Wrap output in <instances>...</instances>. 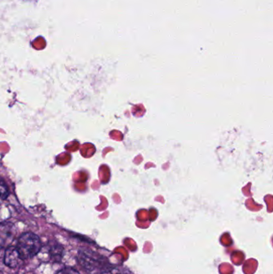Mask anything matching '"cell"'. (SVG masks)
Masks as SVG:
<instances>
[{
	"label": "cell",
	"instance_id": "cell-1",
	"mask_svg": "<svg viewBox=\"0 0 273 274\" xmlns=\"http://www.w3.org/2000/svg\"><path fill=\"white\" fill-rule=\"evenodd\" d=\"M40 239L33 233H25L18 239L16 249L22 259H30L37 255L41 250Z\"/></svg>",
	"mask_w": 273,
	"mask_h": 274
},
{
	"label": "cell",
	"instance_id": "cell-2",
	"mask_svg": "<svg viewBox=\"0 0 273 274\" xmlns=\"http://www.w3.org/2000/svg\"><path fill=\"white\" fill-rule=\"evenodd\" d=\"M15 226L11 222H2L0 224V248H8L11 246L15 240Z\"/></svg>",
	"mask_w": 273,
	"mask_h": 274
},
{
	"label": "cell",
	"instance_id": "cell-3",
	"mask_svg": "<svg viewBox=\"0 0 273 274\" xmlns=\"http://www.w3.org/2000/svg\"><path fill=\"white\" fill-rule=\"evenodd\" d=\"M24 260L19 255L16 248L10 246L5 251L4 263L7 267L11 269L18 268L21 265Z\"/></svg>",
	"mask_w": 273,
	"mask_h": 274
},
{
	"label": "cell",
	"instance_id": "cell-4",
	"mask_svg": "<svg viewBox=\"0 0 273 274\" xmlns=\"http://www.w3.org/2000/svg\"><path fill=\"white\" fill-rule=\"evenodd\" d=\"M49 260L53 262H60L64 255V248L59 243H49L47 247Z\"/></svg>",
	"mask_w": 273,
	"mask_h": 274
},
{
	"label": "cell",
	"instance_id": "cell-5",
	"mask_svg": "<svg viewBox=\"0 0 273 274\" xmlns=\"http://www.w3.org/2000/svg\"><path fill=\"white\" fill-rule=\"evenodd\" d=\"M10 191H9L8 186L6 185L4 180L0 177V199L1 200H6L8 197Z\"/></svg>",
	"mask_w": 273,
	"mask_h": 274
},
{
	"label": "cell",
	"instance_id": "cell-6",
	"mask_svg": "<svg viewBox=\"0 0 273 274\" xmlns=\"http://www.w3.org/2000/svg\"><path fill=\"white\" fill-rule=\"evenodd\" d=\"M56 274H79V273L75 269L71 268V267H66L60 270Z\"/></svg>",
	"mask_w": 273,
	"mask_h": 274
},
{
	"label": "cell",
	"instance_id": "cell-7",
	"mask_svg": "<svg viewBox=\"0 0 273 274\" xmlns=\"http://www.w3.org/2000/svg\"><path fill=\"white\" fill-rule=\"evenodd\" d=\"M128 274L126 272H120L119 270H112V271H108V272L104 273V274Z\"/></svg>",
	"mask_w": 273,
	"mask_h": 274
}]
</instances>
